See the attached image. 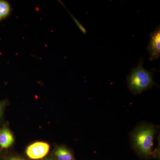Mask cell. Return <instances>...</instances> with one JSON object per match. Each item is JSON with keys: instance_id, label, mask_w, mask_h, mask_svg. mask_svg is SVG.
I'll use <instances>...</instances> for the list:
<instances>
[{"instance_id": "9c48e42d", "label": "cell", "mask_w": 160, "mask_h": 160, "mask_svg": "<svg viewBox=\"0 0 160 160\" xmlns=\"http://www.w3.org/2000/svg\"><path fill=\"white\" fill-rule=\"evenodd\" d=\"M6 160H24L22 159L21 158L14 157V158H10L8 159H7Z\"/></svg>"}, {"instance_id": "7a4b0ae2", "label": "cell", "mask_w": 160, "mask_h": 160, "mask_svg": "<svg viewBox=\"0 0 160 160\" xmlns=\"http://www.w3.org/2000/svg\"><path fill=\"white\" fill-rule=\"evenodd\" d=\"M142 60L140 59L137 67L132 68L127 78L129 90L135 95L139 94L151 89L155 85L153 72L148 71L143 67Z\"/></svg>"}, {"instance_id": "8992f818", "label": "cell", "mask_w": 160, "mask_h": 160, "mask_svg": "<svg viewBox=\"0 0 160 160\" xmlns=\"http://www.w3.org/2000/svg\"><path fill=\"white\" fill-rule=\"evenodd\" d=\"M54 156L57 160H75L72 152L65 146L57 147L55 149Z\"/></svg>"}, {"instance_id": "5b68a950", "label": "cell", "mask_w": 160, "mask_h": 160, "mask_svg": "<svg viewBox=\"0 0 160 160\" xmlns=\"http://www.w3.org/2000/svg\"><path fill=\"white\" fill-rule=\"evenodd\" d=\"M14 138L10 130L6 127L0 129V147L3 149L9 148L13 144Z\"/></svg>"}, {"instance_id": "52a82bcc", "label": "cell", "mask_w": 160, "mask_h": 160, "mask_svg": "<svg viewBox=\"0 0 160 160\" xmlns=\"http://www.w3.org/2000/svg\"><path fill=\"white\" fill-rule=\"evenodd\" d=\"M11 7L8 2L0 0V21L8 17L11 13Z\"/></svg>"}, {"instance_id": "30bf717a", "label": "cell", "mask_w": 160, "mask_h": 160, "mask_svg": "<svg viewBox=\"0 0 160 160\" xmlns=\"http://www.w3.org/2000/svg\"><path fill=\"white\" fill-rule=\"evenodd\" d=\"M52 160V159H49V160Z\"/></svg>"}, {"instance_id": "3957f363", "label": "cell", "mask_w": 160, "mask_h": 160, "mask_svg": "<svg viewBox=\"0 0 160 160\" xmlns=\"http://www.w3.org/2000/svg\"><path fill=\"white\" fill-rule=\"evenodd\" d=\"M50 146L45 142H38L32 143L27 147L26 153L27 156L32 160L43 158L48 154Z\"/></svg>"}, {"instance_id": "277c9868", "label": "cell", "mask_w": 160, "mask_h": 160, "mask_svg": "<svg viewBox=\"0 0 160 160\" xmlns=\"http://www.w3.org/2000/svg\"><path fill=\"white\" fill-rule=\"evenodd\" d=\"M147 49L150 54V61L157 59L160 56V28L158 26L150 35Z\"/></svg>"}, {"instance_id": "6da1fadb", "label": "cell", "mask_w": 160, "mask_h": 160, "mask_svg": "<svg viewBox=\"0 0 160 160\" xmlns=\"http://www.w3.org/2000/svg\"><path fill=\"white\" fill-rule=\"evenodd\" d=\"M158 126L151 123H141L130 134L131 146L137 152L144 157L151 156L153 141Z\"/></svg>"}, {"instance_id": "ba28073f", "label": "cell", "mask_w": 160, "mask_h": 160, "mask_svg": "<svg viewBox=\"0 0 160 160\" xmlns=\"http://www.w3.org/2000/svg\"><path fill=\"white\" fill-rule=\"evenodd\" d=\"M5 103L3 102H0V117L2 113L3 108H4Z\"/></svg>"}]
</instances>
